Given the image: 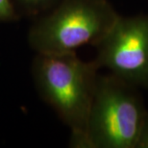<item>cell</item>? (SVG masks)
Here are the masks:
<instances>
[{"label":"cell","mask_w":148,"mask_h":148,"mask_svg":"<svg viewBox=\"0 0 148 148\" xmlns=\"http://www.w3.org/2000/svg\"><path fill=\"white\" fill-rule=\"evenodd\" d=\"M98 70L93 61H83L75 52L37 53L33 61L38 92L69 128L71 146L85 148Z\"/></svg>","instance_id":"1"},{"label":"cell","mask_w":148,"mask_h":148,"mask_svg":"<svg viewBox=\"0 0 148 148\" xmlns=\"http://www.w3.org/2000/svg\"><path fill=\"white\" fill-rule=\"evenodd\" d=\"M118 16L109 0H61L31 26L28 42L40 54L75 52L95 45Z\"/></svg>","instance_id":"2"},{"label":"cell","mask_w":148,"mask_h":148,"mask_svg":"<svg viewBox=\"0 0 148 148\" xmlns=\"http://www.w3.org/2000/svg\"><path fill=\"white\" fill-rule=\"evenodd\" d=\"M138 90L111 73L98 75L85 148H138L148 114Z\"/></svg>","instance_id":"3"},{"label":"cell","mask_w":148,"mask_h":148,"mask_svg":"<svg viewBox=\"0 0 148 148\" xmlns=\"http://www.w3.org/2000/svg\"><path fill=\"white\" fill-rule=\"evenodd\" d=\"M97 67L137 88L148 87V14L119 16L97 42Z\"/></svg>","instance_id":"4"},{"label":"cell","mask_w":148,"mask_h":148,"mask_svg":"<svg viewBox=\"0 0 148 148\" xmlns=\"http://www.w3.org/2000/svg\"><path fill=\"white\" fill-rule=\"evenodd\" d=\"M60 1L61 0H11L17 16L19 14L35 16L47 13Z\"/></svg>","instance_id":"5"},{"label":"cell","mask_w":148,"mask_h":148,"mask_svg":"<svg viewBox=\"0 0 148 148\" xmlns=\"http://www.w3.org/2000/svg\"><path fill=\"white\" fill-rule=\"evenodd\" d=\"M18 18L11 0H0V21H12Z\"/></svg>","instance_id":"6"},{"label":"cell","mask_w":148,"mask_h":148,"mask_svg":"<svg viewBox=\"0 0 148 148\" xmlns=\"http://www.w3.org/2000/svg\"><path fill=\"white\" fill-rule=\"evenodd\" d=\"M138 148H148V114L145 118V121H144L143 130H141Z\"/></svg>","instance_id":"7"}]
</instances>
